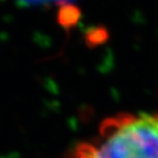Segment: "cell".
<instances>
[{
  "label": "cell",
  "instance_id": "6da1fadb",
  "mask_svg": "<svg viewBox=\"0 0 158 158\" xmlns=\"http://www.w3.org/2000/svg\"><path fill=\"white\" fill-rule=\"evenodd\" d=\"M69 158H158V111L104 118L98 137L76 145Z\"/></svg>",
  "mask_w": 158,
  "mask_h": 158
},
{
  "label": "cell",
  "instance_id": "7a4b0ae2",
  "mask_svg": "<svg viewBox=\"0 0 158 158\" xmlns=\"http://www.w3.org/2000/svg\"><path fill=\"white\" fill-rule=\"evenodd\" d=\"M78 17V9L76 7H72L70 5H67L66 8H62L59 10V18H60V23L63 25H73L77 22Z\"/></svg>",
  "mask_w": 158,
  "mask_h": 158
}]
</instances>
